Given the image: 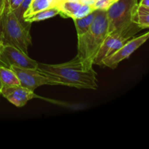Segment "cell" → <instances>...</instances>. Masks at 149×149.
<instances>
[{
    "label": "cell",
    "mask_w": 149,
    "mask_h": 149,
    "mask_svg": "<svg viewBox=\"0 0 149 149\" xmlns=\"http://www.w3.org/2000/svg\"><path fill=\"white\" fill-rule=\"evenodd\" d=\"M36 69L56 81L58 85L91 90H97L98 87L97 73L93 68L86 69L77 55L64 63H38Z\"/></svg>",
    "instance_id": "6da1fadb"
},
{
    "label": "cell",
    "mask_w": 149,
    "mask_h": 149,
    "mask_svg": "<svg viewBox=\"0 0 149 149\" xmlns=\"http://www.w3.org/2000/svg\"><path fill=\"white\" fill-rule=\"evenodd\" d=\"M138 0H116L106 10L108 33L130 39L143 30L136 23Z\"/></svg>",
    "instance_id": "7a4b0ae2"
},
{
    "label": "cell",
    "mask_w": 149,
    "mask_h": 149,
    "mask_svg": "<svg viewBox=\"0 0 149 149\" xmlns=\"http://www.w3.org/2000/svg\"><path fill=\"white\" fill-rule=\"evenodd\" d=\"M108 34L106 10H97V14L90 29L84 34L77 36V56L81 59L86 69L93 68L95 57Z\"/></svg>",
    "instance_id": "3957f363"
},
{
    "label": "cell",
    "mask_w": 149,
    "mask_h": 149,
    "mask_svg": "<svg viewBox=\"0 0 149 149\" xmlns=\"http://www.w3.org/2000/svg\"><path fill=\"white\" fill-rule=\"evenodd\" d=\"M31 23H23L5 5L0 15V42L1 45H11L28 55L31 45L30 28Z\"/></svg>",
    "instance_id": "277c9868"
},
{
    "label": "cell",
    "mask_w": 149,
    "mask_h": 149,
    "mask_svg": "<svg viewBox=\"0 0 149 149\" xmlns=\"http://www.w3.org/2000/svg\"><path fill=\"white\" fill-rule=\"evenodd\" d=\"M0 65L7 68L15 66L26 69H36L38 63L17 48L11 45H3L0 50Z\"/></svg>",
    "instance_id": "5b68a950"
},
{
    "label": "cell",
    "mask_w": 149,
    "mask_h": 149,
    "mask_svg": "<svg viewBox=\"0 0 149 149\" xmlns=\"http://www.w3.org/2000/svg\"><path fill=\"white\" fill-rule=\"evenodd\" d=\"M9 68L15 74L22 87L34 91L42 85H58V83L37 69H26L11 66Z\"/></svg>",
    "instance_id": "8992f818"
},
{
    "label": "cell",
    "mask_w": 149,
    "mask_h": 149,
    "mask_svg": "<svg viewBox=\"0 0 149 149\" xmlns=\"http://www.w3.org/2000/svg\"><path fill=\"white\" fill-rule=\"evenodd\" d=\"M148 36L149 33L146 32L141 36L132 38L127 41L116 52L103 60V65L109 67L111 69H115L119 63L129 58L141 45H143L148 39Z\"/></svg>",
    "instance_id": "52a82bcc"
},
{
    "label": "cell",
    "mask_w": 149,
    "mask_h": 149,
    "mask_svg": "<svg viewBox=\"0 0 149 149\" xmlns=\"http://www.w3.org/2000/svg\"><path fill=\"white\" fill-rule=\"evenodd\" d=\"M56 7L59 9L61 17H71L73 20L85 17L94 11L92 5L83 4L80 0H61Z\"/></svg>",
    "instance_id": "ba28073f"
},
{
    "label": "cell",
    "mask_w": 149,
    "mask_h": 149,
    "mask_svg": "<svg viewBox=\"0 0 149 149\" xmlns=\"http://www.w3.org/2000/svg\"><path fill=\"white\" fill-rule=\"evenodd\" d=\"M1 95L10 103L19 108L24 106L31 99L39 97L34 92L20 85L4 87L1 89Z\"/></svg>",
    "instance_id": "9c48e42d"
},
{
    "label": "cell",
    "mask_w": 149,
    "mask_h": 149,
    "mask_svg": "<svg viewBox=\"0 0 149 149\" xmlns=\"http://www.w3.org/2000/svg\"><path fill=\"white\" fill-rule=\"evenodd\" d=\"M129 39L118 34H108L93 61V65H103V61L116 52Z\"/></svg>",
    "instance_id": "30bf717a"
},
{
    "label": "cell",
    "mask_w": 149,
    "mask_h": 149,
    "mask_svg": "<svg viewBox=\"0 0 149 149\" xmlns=\"http://www.w3.org/2000/svg\"><path fill=\"white\" fill-rule=\"evenodd\" d=\"M58 0H31L27 10L23 15V18L33 13L56 7Z\"/></svg>",
    "instance_id": "8fae6325"
},
{
    "label": "cell",
    "mask_w": 149,
    "mask_h": 149,
    "mask_svg": "<svg viewBox=\"0 0 149 149\" xmlns=\"http://www.w3.org/2000/svg\"><path fill=\"white\" fill-rule=\"evenodd\" d=\"M20 85L17 76L10 68L0 65V89L11 86Z\"/></svg>",
    "instance_id": "7c38bea8"
},
{
    "label": "cell",
    "mask_w": 149,
    "mask_h": 149,
    "mask_svg": "<svg viewBox=\"0 0 149 149\" xmlns=\"http://www.w3.org/2000/svg\"><path fill=\"white\" fill-rule=\"evenodd\" d=\"M60 10L57 7H52V8L47 9V10H42V11H39L38 13H33V14L30 15L29 16L25 17L24 20L27 23H32L33 22H39L42 21V20H47V19L51 18L57 15H59Z\"/></svg>",
    "instance_id": "4fadbf2b"
},
{
    "label": "cell",
    "mask_w": 149,
    "mask_h": 149,
    "mask_svg": "<svg viewBox=\"0 0 149 149\" xmlns=\"http://www.w3.org/2000/svg\"><path fill=\"white\" fill-rule=\"evenodd\" d=\"M96 14H97V10L93 11L85 17L79 19H74V22L76 26V29H77V36L84 34L90 29V26L95 17Z\"/></svg>",
    "instance_id": "5bb4252c"
},
{
    "label": "cell",
    "mask_w": 149,
    "mask_h": 149,
    "mask_svg": "<svg viewBox=\"0 0 149 149\" xmlns=\"http://www.w3.org/2000/svg\"><path fill=\"white\" fill-rule=\"evenodd\" d=\"M136 23L142 29L149 27V7L138 4L136 11Z\"/></svg>",
    "instance_id": "9a60e30c"
},
{
    "label": "cell",
    "mask_w": 149,
    "mask_h": 149,
    "mask_svg": "<svg viewBox=\"0 0 149 149\" xmlns=\"http://www.w3.org/2000/svg\"><path fill=\"white\" fill-rule=\"evenodd\" d=\"M31 1V0H23V1H22L20 7H19L17 9H16L15 11H13L14 14L15 15L16 17H17V18L21 22V23H25V24H26V23H30L25 21L24 19H23V15H24L25 12L27 10Z\"/></svg>",
    "instance_id": "2e32d148"
},
{
    "label": "cell",
    "mask_w": 149,
    "mask_h": 149,
    "mask_svg": "<svg viewBox=\"0 0 149 149\" xmlns=\"http://www.w3.org/2000/svg\"><path fill=\"white\" fill-rule=\"evenodd\" d=\"M114 1L116 0H95L92 4V7L94 10H107Z\"/></svg>",
    "instance_id": "e0dca14e"
},
{
    "label": "cell",
    "mask_w": 149,
    "mask_h": 149,
    "mask_svg": "<svg viewBox=\"0 0 149 149\" xmlns=\"http://www.w3.org/2000/svg\"><path fill=\"white\" fill-rule=\"evenodd\" d=\"M23 0H7V5L10 11H15L21 4Z\"/></svg>",
    "instance_id": "ac0fdd59"
},
{
    "label": "cell",
    "mask_w": 149,
    "mask_h": 149,
    "mask_svg": "<svg viewBox=\"0 0 149 149\" xmlns=\"http://www.w3.org/2000/svg\"><path fill=\"white\" fill-rule=\"evenodd\" d=\"M138 4L141 6H143V7H149V0H141Z\"/></svg>",
    "instance_id": "d6986e66"
},
{
    "label": "cell",
    "mask_w": 149,
    "mask_h": 149,
    "mask_svg": "<svg viewBox=\"0 0 149 149\" xmlns=\"http://www.w3.org/2000/svg\"><path fill=\"white\" fill-rule=\"evenodd\" d=\"M6 0H0V15H1V12H2L3 9H4V5H5Z\"/></svg>",
    "instance_id": "ffe728a7"
},
{
    "label": "cell",
    "mask_w": 149,
    "mask_h": 149,
    "mask_svg": "<svg viewBox=\"0 0 149 149\" xmlns=\"http://www.w3.org/2000/svg\"><path fill=\"white\" fill-rule=\"evenodd\" d=\"M1 47H2V45H1V42H0V50H1Z\"/></svg>",
    "instance_id": "44dd1931"
},
{
    "label": "cell",
    "mask_w": 149,
    "mask_h": 149,
    "mask_svg": "<svg viewBox=\"0 0 149 149\" xmlns=\"http://www.w3.org/2000/svg\"><path fill=\"white\" fill-rule=\"evenodd\" d=\"M0 95H1V89H0Z\"/></svg>",
    "instance_id": "7402d4cb"
},
{
    "label": "cell",
    "mask_w": 149,
    "mask_h": 149,
    "mask_svg": "<svg viewBox=\"0 0 149 149\" xmlns=\"http://www.w3.org/2000/svg\"></svg>",
    "instance_id": "603a6c76"
},
{
    "label": "cell",
    "mask_w": 149,
    "mask_h": 149,
    "mask_svg": "<svg viewBox=\"0 0 149 149\" xmlns=\"http://www.w3.org/2000/svg\"></svg>",
    "instance_id": "cb8c5ba5"
}]
</instances>
